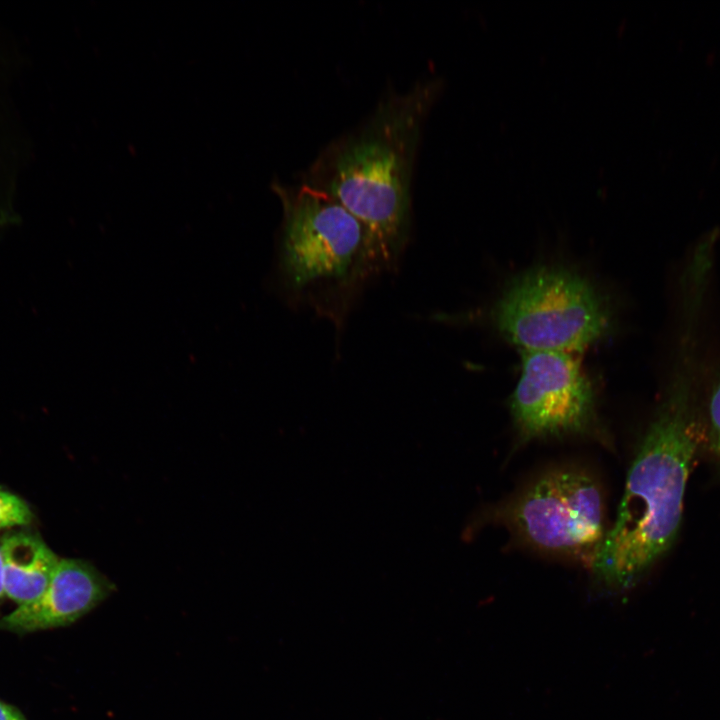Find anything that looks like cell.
<instances>
[{
  "mask_svg": "<svg viewBox=\"0 0 720 720\" xmlns=\"http://www.w3.org/2000/svg\"><path fill=\"white\" fill-rule=\"evenodd\" d=\"M33 514L28 504L19 496L0 489V530L27 525Z\"/></svg>",
  "mask_w": 720,
  "mask_h": 720,
  "instance_id": "30bf717a",
  "label": "cell"
},
{
  "mask_svg": "<svg viewBox=\"0 0 720 720\" xmlns=\"http://www.w3.org/2000/svg\"><path fill=\"white\" fill-rule=\"evenodd\" d=\"M690 352L641 438L616 520L590 565L596 582L611 592L638 584L678 537L688 479L703 441Z\"/></svg>",
  "mask_w": 720,
  "mask_h": 720,
  "instance_id": "6da1fadb",
  "label": "cell"
},
{
  "mask_svg": "<svg viewBox=\"0 0 720 720\" xmlns=\"http://www.w3.org/2000/svg\"><path fill=\"white\" fill-rule=\"evenodd\" d=\"M510 410L520 443L567 436L607 442L597 422L591 383L567 352L522 351Z\"/></svg>",
  "mask_w": 720,
  "mask_h": 720,
  "instance_id": "8992f818",
  "label": "cell"
},
{
  "mask_svg": "<svg viewBox=\"0 0 720 720\" xmlns=\"http://www.w3.org/2000/svg\"><path fill=\"white\" fill-rule=\"evenodd\" d=\"M437 89L421 82L383 98L358 128L330 143L304 177L364 225L379 264H392L408 242L414 165Z\"/></svg>",
  "mask_w": 720,
  "mask_h": 720,
  "instance_id": "7a4b0ae2",
  "label": "cell"
},
{
  "mask_svg": "<svg viewBox=\"0 0 720 720\" xmlns=\"http://www.w3.org/2000/svg\"><path fill=\"white\" fill-rule=\"evenodd\" d=\"M115 585L91 563L60 559L45 591L17 606L0 620V628L34 632L74 623L107 599Z\"/></svg>",
  "mask_w": 720,
  "mask_h": 720,
  "instance_id": "52a82bcc",
  "label": "cell"
},
{
  "mask_svg": "<svg viewBox=\"0 0 720 720\" xmlns=\"http://www.w3.org/2000/svg\"><path fill=\"white\" fill-rule=\"evenodd\" d=\"M0 720H25L14 707L0 701Z\"/></svg>",
  "mask_w": 720,
  "mask_h": 720,
  "instance_id": "8fae6325",
  "label": "cell"
},
{
  "mask_svg": "<svg viewBox=\"0 0 720 720\" xmlns=\"http://www.w3.org/2000/svg\"><path fill=\"white\" fill-rule=\"evenodd\" d=\"M702 448L720 466V375L708 392L704 410L701 409Z\"/></svg>",
  "mask_w": 720,
  "mask_h": 720,
  "instance_id": "9c48e42d",
  "label": "cell"
},
{
  "mask_svg": "<svg viewBox=\"0 0 720 720\" xmlns=\"http://www.w3.org/2000/svg\"><path fill=\"white\" fill-rule=\"evenodd\" d=\"M0 547L5 595L17 606L35 600L49 585L60 559L41 538L26 532L6 534Z\"/></svg>",
  "mask_w": 720,
  "mask_h": 720,
  "instance_id": "ba28073f",
  "label": "cell"
},
{
  "mask_svg": "<svg viewBox=\"0 0 720 720\" xmlns=\"http://www.w3.org/2000/svg\"><path fill=\"white\" fill-rule=\"evenodd\" d=\"M494 315L498 329L521 351L580 350L599 339L609 324L596 290L560 269L521 277L499 300Z\"/></svg>",
  "mask_w": 720,
  "mask_h": 720,
  "instance_id": "5b68a950",
  "label": "cell"
},
{
  "mask_svg": "<svg viewBox=\"0 0 720 720\" xmlns=\"http://www.w3.org/2000/svg\"><path fill=\"white\" fill-rule=\"evenodd\" d=\"M6 596L5 595V580H4V568H3V558H2V552L0 547V600Z\"/></svg>",
  "mask_w": 720,
  "mask_h": 720,
  "instance_id": "7c38bea8",
  "label": "cell"
},
{
  "mask_svg": "<svg viewBox=\"0 0 720 720\" xmlns=\"http://www.w3.org/2000/svg\"><path fill=\"white\" fill-rule=\"evenodd\" d=\"M0 224H1V221H0Z\"/></svg>",
  "mask_w": 720,
  "mask_h": 720,
  "instance_id": "4fadbf2b",
  "label": "cell"
},
{
  "mask_svg": "<svg viewBox=\"0 0 720 720\" xmlns=\"http://www.w3.org/2000/svg\"><path fill=\"white\" fill-rule=\"evenodd\" d=\"M521 545L591 565L607 532L602 488L582 467L550 468L489 512Z\"/></svg>",
  "mask_w": 720,
  "mask_h": 720,
  "instance_id": "277c9868",
  "label": "cell"
},
{
  "mask_svg": "<svg viewBox=\"0 0 720 720\" xmlns=\"http://www.w3.org/2000/svg\"><path fill=\"white\" fill-rule=\"evenodd\" d=\"M283 208L280 278L293 292L346 287L379 264L364 225L326 193L273 185Z\"/></svg>",
  "mask_w": 720,
  "mask_h": 720,
  "instance_id": "3957f363",
  "label": "cell"
}]
</instances>
